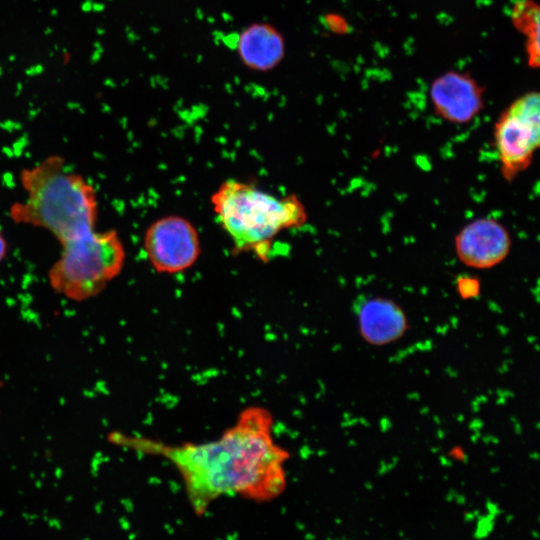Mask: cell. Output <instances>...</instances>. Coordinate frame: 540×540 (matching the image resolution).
Masks as SVG:
<instances>
[{"instance_id": "obj_1", "label": "cell", "mask_w": 540, "mask_h": 540, "mask_svg": "<svg viewBox=\"0 0 540 540\" xmlns=\"http://www.w3.org/2000/svg\"><path fill=\"white\" fill-rule=\"evenodd\" d=\"M145 445L178 470L198 515L222 496L269 501L286 486L289 455L272 437L270 412L258 406L242 411L234 425L214 440L180 445L147 441Z\"/></svg>"}, {"instance_id": "obj_2", "label": "cell", "mask_w": 540, "mask_h": 540, "mask_svg": "<svg viewBox=\"0 0 540 540\" xmlns=\"http://www.w3.org/2000/svg\"><path fill=\"white\" fill-rule=\"evenodd\" d=\"M19 183L25 198L8 211L15 224L47 231L61 247L96 230V189L83 175L67 170L62 156L50 155L21 169Z\"/></svg>"}, {"instance_id": "obj_3", "label": "cell", "mask_w": 540, "mask_h": 540, "mask_svg": "<svg viewBox=\"0 0 540 540\" xmlns=\"http://www.w3.org/2000/svg\"><path fill=\"white\" fill-rule=\"evenodd\" d=\"M213 212L235 253L252 252L266 260L272 241L308 220L297 195L277 196L251 182L226 179L211 195Z\"/></svg>"}, {"instance_id": "obj_4", "label": "cell", "mask_w": 540, "mask_h": 540, "mask_svg": "<svg viewBox=\"0 0 540 540\" xmlns=\"http://www.w3.org/2000/svg\"><path fill=\"white\" fill-rule=\"evenodd\" d=\"M125 245L115 229L94 231L61 247L47 273L51 289L63 297L85 301L99 295L122 272Z\"/></svg>"}, {"instance_id": "obj_5", "label": "cell", "mask_w": 540, "mask_h": 540, "mask_svg": "<svg viewBox=\"0 0 540 540\" xmlns=\"http://www.w3.org/2000/svg\"><path fill=\"white\" fill-rule=\"evenodd\" d=\"M494 143L506 181L514 180L530 166L540 144L538 92L523 94L501 113L494 127Z\"/></svg>"}, {"instance_id": "obj_6", "label": "cell", "mask_w": 540, "mask_h": 540, "mask_svg": "<svg viewBox=\"0 0 540 540\" xmlns=\"http://www.w3.org/2000/svg\"><path fill=\"white\" fill-rule=\"evenodd\" d=\"M143 249L156 272L177 274L190 269L199 259L200 235L188 219L167 215L146 228Z\"/></svg>"}, {"instance_id": "obj_7", "label": "cell", "mask_w": 540, "mask_h": 540, "mask_svg": "<svg viewBox=\"0 0 540 540\" xmlns=\"http://www.w3.org/2000/svg\"><path fill=\"white\" fill-rule=\"evenodd\" d=\"M461 263L475 269H489L500 264L511 249V236L506 227L489 217L466 224L454 240Z\"/></svg>"}, {"instance_id": "obj_8", "label": "cell", "mask_w": 540, "mask_h": 540, "mask_svg": "<svg viewBox=\"0 0 540 540\" xmlns=\"http://www.w3.org/2000/svg\"><path fill=\"white\" fill-rule=\"evenodd\" d=\"M429 95L436 114L454 124L472 121L484 106L483 88L472 76L458 71L438 76Z\"/></svg>"}, {"instance_id": "obj_9", "label": "cell", "mask_w": 540, "mask_h": 540, "mask_svg": "<svg viewBox=\"0 0 540 540\" xmlns=\"http://www.w3.org/2000/svg\"><path fill=\"white\" fill-rule=\"evenodd\" d=\"M356 314L362 339L374 346L399 340L409 327L402 307L394 300L381 296L365 298Z\"/></svg>"}, {"instance_id": "obj_10", "label": "cell", "mask_w": 540, "mask_h": 540, "mask_svg": "<svg viewBox=\"0 0 540 540\" xmlns=\"http://www.w3.org/2000/svg\"><path fill=\"white\" fill-rule=\"evenodd\" d=\"M235 50L246 68L268 72L283 61L286 44L282 33L275 26L267 22H254L237 34Z\"/></svg>"}, {"instance_id": "obj_11", "label": "cell", "mask_w": 540, "mask_h": 540, "mask_svg": "<svg viewBox=\"0 0 540 540\" xmlns=\"http://www.w3.org/2000/svg\"><path fill=\"white\" fill-rule=\"evenodd\" d=\"M539 5L533 0L517 1L511 12L515 28L526 37V53L528 64L532 68L539 67Z\"/></svg>"}, {"instance_id": "obj_12", "label": "cell", "mask_w": 540, "mask_h": 540, "mask_svg": "<svg viewBox=\"0 0 540 540\" xmlns=\"http://www.w3.org/2000/svg\"><path fill=\"white\" fill-rule=\"evenodd\" d=\"M456 291L464 300L476 298L481 291L480 281L476 277L461 276L457 279Z\"/></svg>"}, {"instance_id": "obj_13", "label": "cell", "mask_w": 540, "mask_h": 540, "mask_svg": "<svg viewBox=\"0 0 540 540\" xmlns=\"http://www.w3.org/2000/svg\"><path fill=\"white\" fill-rule=\"evenodd\" d=\"M8 242L2 231L0 230V264L4 261L8 254Z\"/></svg>"}, {"instance_id": "obj_14", "label": "cell", "mask_w": 540, "mask_h": 540, "mask_svg": "<svg viewBox=\"0 0 540 540\" xmlns=\"http://www.w3.org/2000/svg\"><path fill=\"white\" fill-rule=\"evenodd\" d=\"M93 47H94V52L92 53V55L90 57L92 64L98 62L100 60V58H101L102 53H103V47H102L101 43L95 42Z\"/></svg>"}, {"instance_id": "obj_15", "label": "cell", "mask_w": 540, "mask_h": 540, "mask_svg": "<svg viewBox=\"0 0 540 540\" xmlns=\"http://www.w3.org/2000/svg\"><path fill=\"white\" fill-rule=\"evenodd\" d=\"M44 72V67L41 64L30 66L25 70V74L29 77L41 75Z\"/></svg>"}, {"instance_id": "obj_16", "label": "cell", "mask_w": 540, "mask_h": 540, "mask_svg": "<svg viewBox=\"0 0 540 540\" xmlns=\"http://www.w3.org/2000/svg\"><path fill=\"white\" fill-rule=\"evenodd\" d=\"M92 3V0H85L81 5V10L86 13L92 11Z\"/></svg>"}, {"instance_id": "obj_17", "label": "cell", "mask_w": 540, "mask_h": 540, "mask_svg": "<svg viewBox=\"0 0 540 540\" xmlns=\"http://www.w3.org/2000/svg\"><path fill=\"white\" fill-rule=\"evenodd\" d=\"M104 9V5L102 3H92V11L96 13L102 12Z\"/></svg>"}, {"instance_id": "obj_18", "label": "cell", "mask_w": 540, "mask_h": 540, "mask_svg": "<svg viewBox=\"0 0 540 540\" xmlns=\"http://www.w3.org/2000/svg\"><path fill=\"white\" fill-rule=\"evenodd\" d=\"M16 87H17V89H16V94L15 95L18 96L22 91V83L18 82Z\"/></svg>"}, {"instance_id": "obj_19", "label": "cell", "mask_w": 540, "mask_h": 540, "mask_svg": "<svg viewBox=\"0 0 540 540\" xmlns=\"http://www.w3.org/2000/svg\"><path fill=\"white\" fill-rule=\"evenodd\" d=\"M52 32H53V30H52V28H50V27H47V28L44 30V34L47 35V36L50 35Z\"/></svg>"}, {"instance_id": "obj_20", "label": "cell", "mask_w": 540, "mask_h": 540, "mask_svg": "<svg viewBox=\"0 0 540 540\" xmlns=\"http://www.w3.org/2000/svg\"><path fill=\"white\" fill-rule=\"evenodd\" d=\"M15 59H16L15 55H10V56H9V61H10V62H14Z\"/></svg>"}, {"instance_id": "obj_21", "label": "cell", "mask_w": 540, "mask_h": 540, "mask_svg": "<svg viewBox=\"0 0 540 540\" xmlns=\"http://www.w3.org/2000/svg\"><path fill=\"white\" fill-rule=\"evenodd\" d=\"M51 15L56 16L58 14V11L56 9L51 10Z\"/></svg>"}, {"instance_id": "obj_22", "label": "cell", "mask_w": 540, "mask_h": 540, "mask_svg": "<svg viewBox=\"0 0 540 540\" xmlns=\"http://www.w3.org/2000/svg\"><path fill=\"white\" fill-rule=\"evenodd\" d=\"M3 75V68L0 66V77Z\"/></svg>"}]
</instances>
